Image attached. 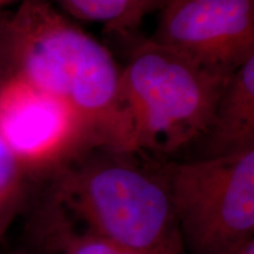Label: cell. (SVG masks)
Wrapping results in <instances>:
<instances>
[{
    "label": "cell",
    "instance_id": "cell-13",
    "mask_svg": "<svg viewBox=\"0 0 254 254\" xmlns=\"http://www.w3.org/2000/svg\"><path fill=\"white\" fill-rule=\"evenodd\" d=\"M6 1H9V0H0V5L4 4V2H6Z\"/></svg>",
    "mask_w": 254,
    "mask_h": 254
},
{
    "label": "cell",
    "instance_id": "cell-2",
    "mask_svg": "<svg viewBox=\"0 0 254 254\" xmlns=\"http://www.w3.org/2000/svg\"><path fill=\"white\" fill-rule=\"evenodd\" d=\"M94 148L49 180L46 194L94 236L152 254H186L160 165Z\"/></svg>",
    "mask_w": 254,
    "mask_h": 254
},
{
    "label": "cell",
    "instance_id": "cell-4",
    "mask_svg": "<svg viewBox=\"0 0 254 254\" xmlns=\"http://www.w3.org/2000/svg\"><path fill=\"white\" fill-rule=\"evenodd\" d=\"M160 168L186 254H234L254 240V148Z\"/></svg>",
    "mask_w": 254,
    "mask_h": 254
},
{
    "label": "cell",
    "instance_id": "cell-12",
    "mask_svg": "<svg viewBox=\"0 0 254 254\" xmlns=\"http://www.w3.org/2000/svg\"><path fill=\"white\" fill-rule=\"evenodd\" d=\"M234 254H254V240L250 241L249 244H246L245 246L241 247V249Z\"/></svg>",
    "mask_w": 254,
    "mask_h": 254
},
{
    "label": "cell",
    "instance_id": "cell-10",
    "mask_svg": "<svg viewBox=\"0 0 254 254\" xmlns=\"http://www.w3.org/2000/svg\"><path fill=\"white\" fill-rule=\"evenodd\" d=\"M31 180L0 135V239L28 201Z\"/></svg>",
    "mask_w": 254,
    "mask_h": 254
},
{
    "label": "cell",
    "instance_id": "cell-5",
    "mask_svg": "<svg viewBox=\"0 0 254 254\" xmlns=\"http://www.w3.org/2000/svg\"><path fill=\"white\" fill-rule=\"evenodd\" d=\"M0 135L32 184L49 182L94 150L84 122L68 104L18 75L0 90Z\"/></svg>",
    "mask_w": 254,
    "mask_h": 254
},
{
    "label": "cell",
    "instance_id": "cell-14",
    "mask_svg": "<svg viewBox=\"0 0 254 254\" xmlns=\"http://www.w3.org/2000/svg\"><path fill=\"white\" fill-rule=\"evenodd\" d=\"M9 254H26V253H19V252H13V253H9Z\"/></svg>",
    "mask_w": 254,
    "mask_h": 254
},
{
    "label": "cell",
    "instance_id": "cell-9",
    "mask_svg": "<svg viewBox=\"0 0 254 254\" xmlns=\"http://www.w3.org/2000/svg\"><path fill=\"white\" fill-rule=\"evenodd\" d=\"M67 17L104 24L126 34L140 26L146 15L160 11L168 0H47Z\"/></svg>",
    "mask_w": 254,
    "mask_h": 254
},
{
    "label": "cell",
    "instance_id": "cell-11",
    "mask_svg": "<svg viewBox=\"0 0 254 254\" xmlns=\"http://www.w3.org/2000/svg\"><path fill=\"white\" fill-rule=\"evenodd\" d=\"M15 75L9 33V12L0 8V90Z\"/></svg>",
    "mask_w": 254,
    "mask_h": 254
},
{
    "label": "cell",
    "instance_id": "cell-3",
    "mask_svg": "<svg viewBox=\"0 0 254 254\" xmlns=\"http://www.w3.org/2000/svg\"><path fill=\"white\" fill-rule=\"evenodd\" d=\"M231 77L152 39L136 45L122 68L135 153L170 154L199 141Z\"/></svg>",
    "mask_w": 254,
    "mask_h": 254
},
{
    "label": "cell",
    "instance_id": "cell-6",
    "mask_svg": "<svg viewBox=\"0 0 254 254\" xmlns=\"http://www.w3.org/2000/svg\"><path fill=\"white\" fill-rule=\"evenodd\" d=\"M152 40L233 74L254 57V0H168Z\"/></svg>",
    "mask_w": 254,
    "mask_h": 254
},
{
    "label": "cell",
    "instance_id": "cell-8",
    "mask_svg": "<svg viewBox=\"0 0 254 254\" xmlns=\"http://www.w3.org/2000/svg\"><path fill=\"white\" fill-rule=\"evenodd\" d=\"M32 225L41 241L59 254H152L79 230L68 214L47 194L37 205Z\"/></svg>",
    "mask_w": 254,
    "mask_h": 254
},
{
    "label": "cell",
    "instance_id": "cell-7",
    "mask_svg": "<svg viewBox=\"0 0 254 254\" xmlns=\"http://www.w3.org/2000/svg\"><path fill=\"white\" fill-rule=\"evenodd\" d=\"M200 158L222 157L254 148V57L232 74L215 107Z\"/></svg>",
    "mask_w": 254,
    "mask_h": 254
},
{
    "label": "cell",
    "instance_id": "cell-1",
    "mask_svg": "<svg viewBox=\"0 0 254 254\" xmlns=\"http://www.w3.org/2000/svg\"><path fill=\"white\" fill-rule=\"evenodd\" d=\"M9 33L15 75L68 104L94 148L135 153L122 68L103 44L47 0H21Z\"/></svg>",
    "mask_w": 254,
    "mask_h": 254
}]
</instances>
